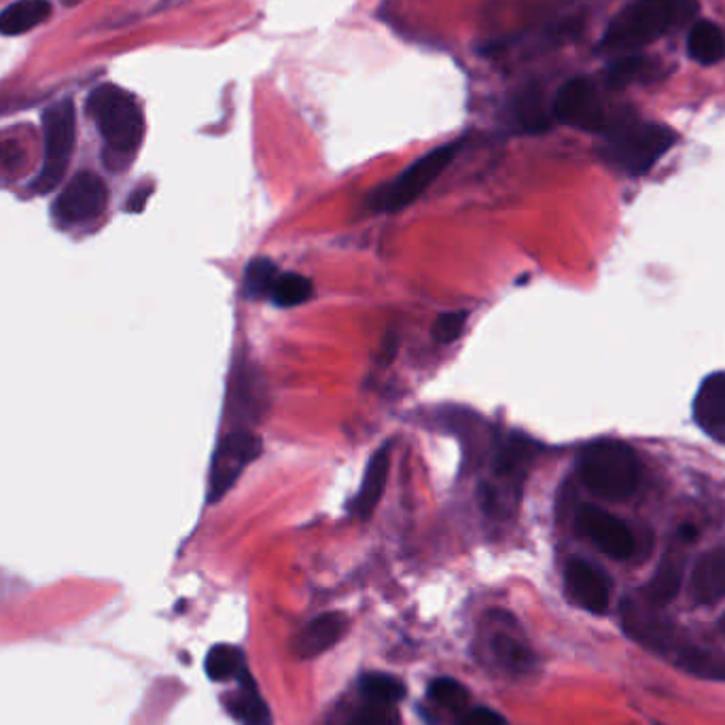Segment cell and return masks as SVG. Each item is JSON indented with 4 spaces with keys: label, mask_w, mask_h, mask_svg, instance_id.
I'll list each match as a JSON object with an SVG mask.
<instances>
[{
    "label": "cell",
    "mask_w": 725,
    "mask_h": 725,
    "mask_svg": "<svg viewBox=\"0 0 725 725\" xmlns=\"http://www.w3.org/2000/svg\"><path fill=\"white\" fill-rule=\"evenodd\" d=\"M458 149L461 143H450L414 161L410 168L404 170L393 183L380 188L374 193L372 197L374 208L384 213H399L406 206H410L414 200H418L440 179L443 170L452 163V159L456 158Z\"/></svg>",
    "instance_id": "5b68a950"
},
{
    "label": "cell",
    "mask_w": 725,
    "mask_h": 725,
    "mask_svg": "<svg viewBox=\"0 0 725 725\" xmlns=\"http://www.w3.org/2000/svg\"><path fill=\"white\" fill-rule=\"evenodd\" d=\"M88 111L113 154L129 156L140 147L145 136V120L138 102L126 90L115 86H100L88 100Z\"/></svg>",
    "instance_id": "277c9868"
},
{
    "label": "cell",
    "mask_w": 725,
    "mask_h": 725,
    "mask_svg": "<svg viewBox=\"0 0 725 725\" xmlns=\"http://www.w3.org/2000/svg\"><path fill=\"white\" fill-rule=\"evenodd\" d=\"M77 115L70 100H63L49 106L43 115V136H45V158L43 168L34 181L36 193H49L60 185L64 172L75 151Z\"/></svg>",
    "instance_id": "8992f818"
},
{
    "label": "cell",
    "mask_w": 725,
    "mask_h": 725,
    "mask_svg": "<svg viewBox=\"0 0 725 725\" xmlns=\"http://www.w3.org/2000/svg\"><path fill=\"white\" fill-rule=\"evenodd\" d=\"M575 524L577 531L590 539L609 558L628 560L636 552V536L631 526L597 505L579 507Z\"/></svg>",
    "instance_id": "9c48e42d"
},
{
    "label": "cell",
    "mask_w": 725,
    "mask_h": 725,
    "mask_svg": "<svg viewBox=\"0 0 725 725\" xmlns=\"http://www.w3.org/2000/svg\"><path fill=\"white\" fill-rule=\"evenodd\" d=\"M677 662L683 670L692 672L695 677L725 681V654H722V652L686 647L677 656Z\"/></svg>",
    "instance_id": "7402d4cb"
},
{
    "label": "cell",
    "mask_w": 725,
    "mask_h": 725,
    "mask_svg": "<svg viewBox=\"0 0 725 725\" xmlns=\"http://www.w3.org/2000/svg\"><path fill=\"white\" fill-rule=\"evenodd\" d=\"M698 0H632L607 26L600 47L607 52H634L672 26L690 22Z\"/></svg>",
    "instance_id": "6da1fadb"
},
{
    "label": "cell",
    "mask_w": 725,
    "mask_h": 725,
    "mask_svg": "<svg viewBox=\"0 0 725 725\" xmlns=\"http://www.w3.org/2000/svg\"><path fill=\"white\" fill-rule=\"evenodd\" d=\"M552 113L558 122L584 132H604L611 122L597 86L588 77L567 81L554 98Z\"/></svg>",
    "instance_id": "52a82bcc"
},
{
    "label": "cell",
    "mask_w": 725,
    "mask_h": 725,
    "mask_svg": "<svg viewBox=\"0 0 725 725\" xmlns=\"http://www.w3.org/2000/svg\"><path fill=\"white\" fill-rule=\"evenodd\" d=\"M690 594L698 604H715L725 599V547L704 554L695 563Z\"/></svg>",
    "instance_id": "5bb4252c"
},
{
    "label": "cell",
    "mask_w": 725,
    "mask_h": 725,
    "mask_svg": "<svg viewBox=\"0 0 725 725\" xmlns=\"http://www.w3.org/2000/svg\"><path fill=\"white\" fill-rule=\"evenodd\" d=\"M495 649H497L499 658H501L509 668H513V670H522V668H526V666L531 664L529 652H526L522 645H518L516 641L507 638V636H499V638L495 641Z\"/></svg>",
    "instance_id": "f546056e"
},
{
    "label": "cell",
    "mask_w": 725,
    "mask_h": 725,
    "mask_svg": "<svg viewBox=\"0 0 725 725\" xmlns=\"http://www.w3.org/2000/svg\"><path fill=\"white\" fill-rule=\"evenodd\" d=\"M261 440L251 431H231L225 435L213 456L208 503H217L223 495L236 484V479L261 454Z\"/></svg>",
    "instance_id": "ba28073f"
},
{
    "label": "cell",
    "mask_w": 725,
    "mask_h": 725,
    "mask_svg": "<svg viewBox=\"0 0 725 725\" xmlns=\"http://www.w3.org/2000/svg\"><path fill=\"white\" fill-rule=\"evenodd\" d=\"M688 52L692 60L704 66L722 63L725 58L724 32L713 22H695L688 36Z\"/></svg>",
    "instance_id": "e0dca14e"
},
{
    "label": "cell",
    "mask_w": 725,
    "mask_h": 725,
    "mask_svg": "<svg viewBox=\"0 0 725 725\" xmlns=\"http://www.w3.org/2000/svg\"><path fill=\"white\" fill-rule=\"evenodd\" d=\"M52 13V4L47 0H20L7 7L0 13V32L2 34H22L34 26L43 24Z\"/></svg>",
    "instance_id": "ac0fdd59"
},
{
    "label": "cell",
    "mask_w": 725,
    "mask_h": 725,
    "mask_svg": "<svg viewBox=\"0 0 725 725\" xmlns=\"http://www.w3.org/2000/svg\"><path fill=\"white\" fill-rule=\"evenodd\" d=\"M279 276L281 272L272 259L254 257L245 272V291L249 297H265L272 293Z\"/></svg>",
    "instance_id": "484cf974"
},
{
    "label": "cell",
    "mask_w": 725,
    "mask_h": 725,
    "mask_svg": "<svg viewBox=\"0 0 725 725\" xmlns=\"http://www.w3.org/2000/svg\"><path fill=\"white\" fill-rule=\"evenodd\" d=\"M347 618L342 613H325L313 620L304 631L293 638V652L302 660H310L331 647L344 636Z\"/></svg>",
    "instance_id": "4fadbf2b"
},
{
    "label": "cell",
    "mask_w": 725,
    "mask_h": 725,
    "mask_svg": "<svg viewBox=\"0 0 725 725\" xmlns=\"http://www.w3.org/2000/svg\"><path fill=\"white\" fill-rule=\"evenodd\" d=\"M388 472H390V445H382L378 452L370 458L367 469L363 474L361 490L354 497L352 509H354L356 516L370 518L374 513V509L378 507L382 497H384Z\"/></svg>",
    "instance_id": "9a60e30c"
},
{
    "label": "cell",
    "mask_w": 725,
    "mask_h": 725,
    "mask_svg": "<svg viewBox=\"0 0 725 725\" xmlns=\"http://www.w3.org/2000/svg\"><path fill=\"white\" fill-rule=\"evenodd\" d=\"M577 469L584 486L604 501H628L641 484V461L634 448L618 440L588 443Z\"/></svg>",
    "instance_id": "7a4b0ae2"
},
{
    "label": "cell",
    "mask_w": 725,
    "mask_h": 725,
    "mask_svg": "<svg viewBox=\"0 0 725 725\" xmlns=\"http://www.w3.org/2000/svg\"><path fill=\"white\" fill-rule=\"evenodd\" d=\"M64 4H77V2H81V0H63Z\"/></svg>",
    "instance_id": "e575fe53"
},
{
    "label": "cell",
    "mask_w": 725,
    "mask_h": 725,
    "mask_svg": "<svg viewBox=\"0 0 725 725\" xmlns=\"http://www.w3.org/2000/svg\"><path fill=\"white\" fill-rule=\"evenodd\" d=\"M350 725H397V715L390 704L370 702Z\"/></svg>",
    "instance_id": "4dcf8cb0"
},
{
    "label": "cell",
    "mask_w": 725,
    "mask_h": 725,
    "mask_svg": "<svg viewBox=\"0 0 725 725\" xmlns=\"http://www.w3.org/2000/svg\"><path fill=\"white\" fill-rule=\"evenodd\" d=\"M469 313L467 310H454V313H443L433 325V338L438 344H452L454 340L461 338L465 331Z\"/></svg>",
    "instance_id": "f1b7e54d"
},
{
    "label": "cell",
    "mask_w": 725,
    "mask_h": 725,
    "mask_svg": "<svg viewBox=\"0 0 725 725\" xmlns=\"http://www.w3.org/2000/svg\"><path fill=\"white\" fill-rule=\"evenodd\" d=\"M720 631L725 632V615L720 620Z\"/></svg>",
    "instance_id": "836d02e7"
},
{
    "label": "cell",
    "mask_w": 725,
    "mask_h": 725,
    "mask_svg": "<svg viewBox=\"0 0 725 725\" xmlns=\"http://www.w3.org/2000/svg\"><path fill=\"white\" fill-rule=\"evenodd\" d=\"M227 706L242 725H272V713L252 686L249 690L245 688L242 692L231 695L227 700Z\"/></svg>",
    "instance_id": "cb8c5ba5"
},
{
    "label": "cell",
    "mask_w": 725,
    "mask_h": 725,
    "mask_svg": "<svg viewBox=\"0 0 725 725\" xmlns=\"http://www.w3.org/2000/svg\"><path fill=\"white\" fill-rule=\"evenodd\" d=\"M429 695H431L438 704H442L443 709L454 711V713L463 711V709L467 706V702H469L467 690H465L458 681L448 679V677H445V679H435V681L431 683V688H429Z\"/></svg>",
    "instance_id": "83f0119b"
},
{
    "label": "cell",
    "mask_w": 725,
    "mask_h": 725,
    "mask_svg": "<svg viewBox=\"0 0 725 725\" xmlns=\"http://www.w3.org/2000/svg\"><path fill=\"white\" fill-rule=\"evenodd\" d=\"M109 202V191L94 172L75 174L54 204V217L63 225H77L98 219Z\"/></svg>",
    "instance_id": "30bf717a"
},
{
    "label": "cell",
    "mask_w": 725,
    "mask_h": 725,
    "mask_svg": "<svg viewBox=\"0 0 725 725\" xmlns=\"http://www.w3.org/2000/svg\"><path fill=\"white\" fill-rule=\"evenodd\" d=\"M361 692L370 702L395 706L406 698V686L397 677L384 672H370L361 681Z\"/></svg>",
    "instance_id": "d4e9b609"
},
{
    "label": "cell",
    "mask_w": 725,
    "mask_h": 725,
    "mask_svg": "<svg viewBox=\"0 0 725 725\" xmlns=\"http://www.w3.org/2000/svg\"><path fill=\"white\" fill-rule=\"evenodd\" d=\"M604 134V158L632 177L647 174L677 140L670 127L634 120L609 122Z\"/></svg>",
    "instance_id": "3957f363"
},
{
    "label": "cell",
    "mask_w": 725,
    "mask_h": 725,
    "mask_svg": "<svg viewBox=\"0 0 725 725\" xmlns=\"http://www.w3.org/2000/svg\"><path fill=\"white\" fill-rule=\"evenodd\" d=\"M539 445L526 435H511L507 442L499 448L497 454V475L516 479L518 484L524 479L529 465L535 461L539 454Z\"/></svg>",
    "instance_id": "2e32d148"
},
{
    "label": "cell",
    "mask_w": 725,
    "mask_h": 725,
    "mask_svg": "<svg viewBox=\"0 0 725 725\" xmlns=\"http://www.w3.org/2000/svg\"><path fill=\"white\" fill-rule=\"evenodd\" d=\"M681 535L686 536V539H694L695 536L694 526H683V531H681Z\"/></svg>",
    "instance_id": "d6a6232c"
},
{
    "label": "cell",
    "mask_w": 725,
    "mask_h": 725,
    "mask_svg": "<svg viewBox=\"0 0 725 725\" xmlns=\"http://www.w3.org/2000/svg\"><path fill=\"white\" fill-rule=\"evenodd\" d=\"M242 672V654L236 647L217 645L206 656V675L213 681H227Z\"/></svg>",
    "instance_id": "4316f807"
},
{
    "label": "cell",
    "mask_w": 725,
    "mask_h": 725,
    "mask_svg": "<svg viewBox=\"0 0 725 725\" xmlns=\"http://www.w3.org/2000/svg\"><path fill=\"white\" fill-rule=\"evenodd\" d=\"M456 725H505L503 717L490 709H474L461 717Z\"/></svg>",
    "instance_id": "1f68e13d"
},
{
    "label": "cell",
    "mask_w": 725,
    "mask_h": 725,
    "mask_svg": "<svg viewBox=\"0 0 725 725\" xmlns=\"http://www.w3.org/2000/svg\"><path fill=\"white\" fill-rule=\"evenodd\" d=\"M656 63L645 56H624L604 68V83L609 90H626L632 83L649 79Z\"/></svg>",
    "instance_id": "ffe728a7"
},
{
    "label": "cell",
    "mask_w": 725,
    "mask_h": 725,
    "mask_svg": "<svg viewBox=\"0 0 725 725\" xmlns=\"http://www.w3.org/2000/svg\"><path fill=\"white\" fill-rule=\"evenodd\" d=\"M694 418L711 440L725 443V372L702 380L694 397Z\"/></svg>",
    "instance_id": "7c38bea8"
},
{
    "label": "cell",
    "mask_w": 725,
    "mask_h": 725,
    "mask_svg": "<svg viewBox=\"0 0 725 725\" xmlns=\"http://www.w3.org/2000/svg\"><path fill=\"white\" fill-rule=\"evenodd\" d=\"M567 590L570 599L575 600L579 607H584L590 613H604L611 600V579L602 568L581 560L573 558L568 560L567 570Z\"/></svg>",
    "instance_id": "8fae6325"
},
{
    "label": "cell",
    "mask_w": 725,
    "mask_h": 725,
    "mask_svg": "<svg viewBox=\"0 0 725 725\" xmlns=\"http://www.w3.org/2000/svg\"><path fill=\"white\" fill-rule=\"evenodd\" d=\"M683 581V565L677 558H666L662 565L645 586V599L654 607H664L677 599Z\"/></svg>",
    "instance_id": "d6986e66"
},
{
    "label": "cell",
    "mask_w": 725,
    "mask_h": 725,
    "mask_svg": "<svg viewBox=\"0 0 725 725\" xmlns=\"http://www.w3.org/2000/svg\"><path fill=\"white\" fill-rule=\"evenodd\" d=\"M516 113H518V120H520V124L526 132L539 134V132H545L552 126V115L554 113H552V109H547L545 95L535 86L520 94L518 102H516Z\"/></svg>",
    "instance_id": "44dd1931"
},
{
    "label": "cell",
    "mask_w": 725,
    "mask_h": 725,
    "mask_svg": "<svg viewBox=\"0 0 725 725\" xmlns=\"http://www.w3.org/2000/svg\"><path fill=\"white\" fill-rule=\"evenodd\" d=\"M313 293H315V286L310 283V279H306L304 274L284 272L276 279L270 297L281 308H295V306L306 304L313 297Z\"/></svg>",
    "instance_id": "603a6c76"
}]
</instances>
